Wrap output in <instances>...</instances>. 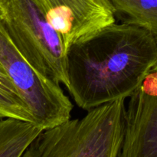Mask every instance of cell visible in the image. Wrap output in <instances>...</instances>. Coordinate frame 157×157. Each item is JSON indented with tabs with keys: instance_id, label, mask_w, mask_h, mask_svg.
<instances>
[{
	"instance_id": "obj_1",
	"label": "cell",
	"mask_w": 157,
	"mask_h": 157,
	"mask_svg": "<svg viewBox=\"0 0 157 157\" xmlns=\"http://www.w3.org/2000/svg\"><path fill=\"white\" fill-rule=\"evenodd\" d=\"M157 64V41L136 24H109L67 50V90L77 105L90 110L130 98Z\"/></svg>"
},
{
	"instance_id": "obj_2",
	"label": "cell",
	"mask_w": 157,
	"mask_h": 157,
	"mask_svg": "<svg viewBox=\"0 0 157 157\" xmlns=\"http://www.w3.org/2000/svg\"><path fill=\"white\" fill-rule=\"evenodd\" d=\"M124 98L43 130L22 157H121L125 136Z\"/></svg>"
},
{
	"instance_id": "obj_3",
	"label": "cell",
	"mask_w": 157,
	"mask_h": 157,
	"mask_svg": "<svg viewBox=\"0 0 157 157\" xmlns=\"http://www.w3.org/2000/svg\"><path fill=\"white\" fill-rule=\"evenodd\" d=\"M0 15L17 48L40 73L67 88V48L39 0H5Z\"/></svg>"
},
{
	"instance_id": "obj_4",
	"label": "cell",
	"mask_w": 157,
	"mask_h": 157,
	"mask_svg": "<svg viewBox=\"0 0 157 157\" xmlns=\"http://www.w3.org/2000/svg\"><path fill=\"white\" fill-rule=\"evenodd\" d=\"M0 64L27 105L35 122L44 130L70 119L73 104L59 84L40 73L18 51L0 15Z\"/></svg>"
},
{
	"instance_id": "obj_5",
	"label": "cell",
	"mask_w": 157,
	"mask_h": 157,
	"mask_svg": "<svg viewBox=\"0 0 157 157\" xmlns=\"http://www.w3.org/2000/svg\"><path fill=\"white\" fill-rule=\"evenodd\" d=\"M129 98L121 157H157V80L150 72Z\"/></svg>"
},
{
	"instance_id": "obj_6",
	"label": "cell",
	"mask_w": 157,
	"mask_h": 157,
	"mask_svg": "<svg viewBox=\"0 0 157 157\" xmlns=\"http://www.w3.org/2000/svg\"><path fill=\"white\" fill-rule=\"evenodd\" d=\"M48 20L61 35L66 48L115 21V14L94 0H39Z\"/></svg>"
},
{
	"instance_id": "obj_7",
	"label": "cell",
	"mask_w": 157,
	"mask_h": 157,
	"mask_svg": "<svg viewBox=\"0 0 157 157\" xmlns=\"http://www.w3.org/2000/svg\"><path fill=\"white\" fill-rule=\"evenodd\" d=\"M44 130L35 122L0 118V157H21Z\"/></svg>"
},
{
	"instance_id": "obj_8",
	"label": "cell",
	"mask_w": 157,
	"mask_h": 157,
	"mask_svg": "<svg viewBox=\"0 0 157 157\" xmlns=\"http://www.w3.org/2000/svg\"><path fill=\"white\" fill-rule=\"evenodd\" d=\"M124 21L148 30L157 41V0H109Z\"/></svg>"
},
{
	"instance_id": "obj_9",
	"label": "cell",
	"mask_w": 157,
	"mask_h": 157,
	"mask_svg": "<svg viewBox=\"0 0 157 157\" xmlns=\"http://www.w3.org/2000/svg\"><path fill=\"white\" fill-rule=\"evenodd\" d=\"M2 117L18 118L35 122L30 110L22 101L0 91V118Z\"/></svg>"
},
{
	"instance_id": "obj_10",
	"label": "cell",
	"mask_w": 157,
	"mask_h": 157,
	"mask_svg": "<svg viewBox=\"0 0 157 157\" xmlns=\"http://www.w3.org/2000/svg\"><path fill=\"white\" fill-rule=\"evenodd\" d=\"M0 91L15 99L22 101L1 64H0Z\"/></svg>"
},
{
	"instance_id": "obj_11",
	"label": "cell",
	"mask_w": 157,
	"mask_h": 157,
	"mask_svg": "<svg viewBox=\"0 0 157 157\" xmlns=\"http://www.w3.org/2000/svg\"><path fill=\"white\" fill-rule=\"evenodd\" d=\"M97 3L100 5V6H102L103 8L106 9L107 10L110 11V12H113L114 13V11H113V8L112 6L111 3L109 0H94Z\"/></svg>"
},
{
	"instance_id": "obj_12",
	"label": "cell",
	"mask_w": 157,
	"mask_h": 157,
	"mask_svg": "<svg viewBox=\"0 0 157 157\" xmlns=\"http://www.w3.org/2000/svg\"><path fill=\"white\" fill-rule=\"evenodd\" d=\"M150 73H151L152 75H153V76H154V78L157 80V64L154 66V67H153V68L152 69V71H150Z\"/></svg>"
},
{
	"instance_id": "obj_13",
	"label": "cell",
	"mask_w": 157,
	"mask_h": 157,
	"mask_svg": "<svg viewBox=\"0 0 157 157\" xmlns=\"http://www.w3.org/2000/svg\"><path fill=\"white\" fill-rule=\"evenodd\" d=\"M4 2H5V0H0V9H1V7H2V4Z\"/></svg>"
}]
</instances>
